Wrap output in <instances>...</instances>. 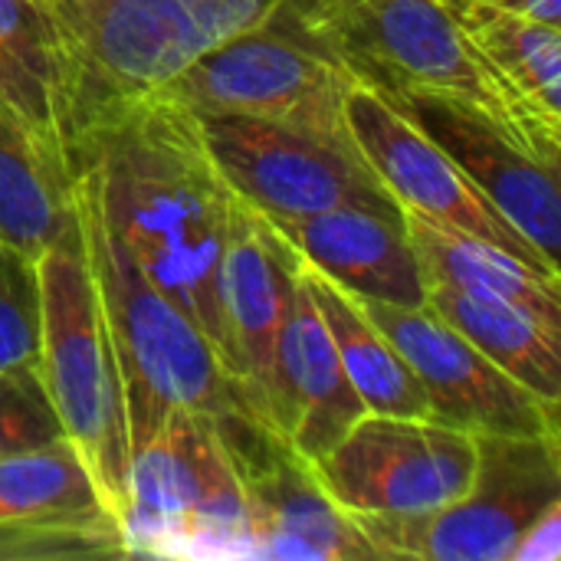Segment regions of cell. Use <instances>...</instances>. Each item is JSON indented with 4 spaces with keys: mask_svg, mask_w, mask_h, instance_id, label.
<instances>
[{
    "mask_svg": "<svg viewBox=\"0 0 561 561\" xmlns=\"http://www.w3.org/2000/svg\"><path fill=\"white\" fill-rule=\"evenodd\" d=\"M66 164L214 46L263 26L279 0H49ZM72 174V171H69Z\"/></svg>",
    "mask_w": 561,
    "mask_h": 561,
    "instance_id": "cell-3",
    "label": "cell"
},
{
    "mask_svg": "<svg viewBox=\"0 0 561 561\" xmlns=\"http://www.w3.org/2000/svg\"><path fill=\"white\" fill-rule=\"evenodd\" d=\"M470 490L424 516H352L378 559L516 561L526 539L561 513L559 434H473Z\"/></svg>",
    "mask_w": 561,
    "mask_h": 561,
    "instance_id": "cell-6",
    "label": "cell"
},
{
    "mask_svg": "<svg viewBox=\"0 0 561 561\" xmlns=\"http://www.w3.org/2000/svg\"><path fill=\"white\" fill-rule=\"evenodd\" d=\"M62 437L39 371H0V457Z\"/></svg>",
    "mask_w": 561,
    "mask_h": 561,
    "instance_id": "cell-27",
    "label": "cell"
},
{
    "mask_svg": "<svg viewBox=\"0 0 561 561\" xmlns=\"http://www.w3.org/2000/svg\"><path fill=\"white\" fill-rule=\"evenodd\" d=\"M191 115L227 191L266 220H296L345 204L404 214L355 148L266 118Z\"/></svg>",
    "mask_w": 561,
    "mask_h": 561,
    "instance_id": "cell-9",
    "label": "cell"
},
{
    "mask_svg": "<svg viewBox=\"0 0 561 561\" xmlns=\"http://www.w3.org/2000/svg\"><path fill=\"white\" fill-rule=\"evenodd\" d=\"M388 102L414 122L549 263L559 266V168L539 161L506 128L454 95L401 92Z\"/></svg>",
    "mask_w": 561,
    "mask_h": 561,
    "instance_id": "cell-15",
    "label": "cell"
},
{
    "mask_svg": "<svg viewBox=\"0 0 561 561\" xmlns=\"http://www.w3.org/2000/svg\"><path fill=\"white\" fill-rule=\"evenodd\" d=\"M99 513L112 510L105 506L85 460L66 437L0 457V523Z\"/></svg>",
    "mask_w": 561,
    "mask_h": 561,
    "instance_id": "cell-24",
    "label": "cell"
},
{
    "mask_svg": "<svg viewBox=\"0 0 561 561\" xmlns=\"http://www.w3.org/2000/svg\"><path fill=\"white\" fill-rule=\"evenodd\" d=\"M243 496V556L276 561L378 559L312 463L250 411L210 414Z\"/></svg>",
    "mask_w": 561,
    "mask_h": 561,
    "instance_id": "cell-10",
    "label": "cell"
},
{
    "mask_svg": "<svg viewBox=\"0 0 561 561\" xmlns=\"http://www.w3.org/2000/svg\"><path fill=\"white\" fill-rule=\"evenodd\" d=\"M270 20L329 53L355 85L381 99L454 95L506 128L539 161L561 168V122L496 72L447 0H279Z\"/></svg>",
    "mask_w": 561,
    "mask_h": 561,
    "instance_id": "cell-2",
    "label": "cell"
},
{
    "mask_svg": "<svg viewBox=\"0 0 561 561\" xmlns=\"http://www.w3.org/2000/svg\"><path fill=\"white\" fill-rule=\"evenodd\" d=\"M72 201L125 385L128 450L135 454L151 440L178 408L201 414L247 411L201 325L145 276L108 230L89 171L72 174Z\"/></svg>",
    "mask_w": 561,
    "mask_h": 561,
    "instance_id": "cell-4",
    "label": "cell"
},
{
    "mask_svg": "<svg viewBox=\"0 0 561 561\" xmlns=\"http://www.w3.org/2000/svg\"><path fill=\"white\" fill-rule=\"evenodd\" d=\"M352 299L404 355L424 388L434 421L467 434H559V404H549L506 375L427 302L391 306L378 299Z\"/></svg>",
    "mask_w": 561,
    "mask_h": 561,
    "instance_id": "cell-12",
    "label": "cell"
},
{
    "mask_svg": "<svg viewBox=\"0 0 561 561\" xmlns=\"http://www.w3.org/2000/svg\"><path fill=\"white\" fill-rule=\"evenodd\" d=\"M72 217L66 154L0 102V240L36 263Z\"/></svg>",
    "mask_w": 561,
    "mask_h": 561,
    "instance_id": "cell-19",
    "label": "cell"
},
{
    "mask_svg": "<svg viewBox=\"0 0 561 561\" xmlns=\"http://www.w3.org/2000/svg\"><path fill=\"white\" fill-rule=\"evenodd\" d=\"M302 279L365 411L394 414V417H431L424 388L414 378L411 365L391 345V339L362 312V306L335 283L322 279L306 266H302Z\"/></svg>",
    "mask_w": 561,
    "mask_h": 561,
    "instance_id": "cell-21",
    "label": "cell"
},
{
    "mask_svg": "<svg viewBox=\"0 0 561 561\" xmlns=\"http://www.w3.org/2000/svg\"><path fill=\"white\" fill-rule=\"evenodd\" d=\"M352 85L329 53L266 20L204 53L154 99L197 115L266 118L355 148L345 122V95Z\"/></svg>",
    "mask_w": 561,
    "mask_h": 561,
    "instance_id": "cell-7",
    "label": "cell"
},
{
    "mask_svg": "<svg viewBox=\"0 0 561 561\" xmlns=\"http://www.w3.org/2000/svg\"><path fill=\"white\" fill-rule=\"evenodd\" d=\"M0 102L62 151L59 49L46 0H0Z\"/></svg>",
    "mask_w": 561,
    "mask_h": 561,
    "instance_id": "cell-22",
    "label": "cell"
},
{
    "mask_svg": "<svg viewBox=\"0 0 561 561\" xmlns=\"http://www.w3.org/2000/svg\"><path fill=\"white\" fill-rule=\"evenodd\" d=\"M270 224L306 270L342 293L391 306H424V276L404 230V214L345 204Z\"/></svg>",
    "mask_w": 561,
    "mask_h": 561,
    "instance_id": "cell-16",
    "label": "cell"
},
{
    "mask_svg": "<svg viewBox=\"0 0 561 561\" xmlns=\"http://www.w3.org/2000/svg\"><path fill=\"white\" fill-rule=\"evenodd\" d=\"M362 414L368 411L342 368L299 266V283L279 335V434L316 463Z\"/></svg>",
    "mask_w": 561,
    "mask_h": 561,
    "instance_id": "cell-17",
    "label": "cell"
},
{
    "mask_svg": "<svg viewBox=\"0 0 561 561\" xmlns=\"http://www.w3.org/2000/svg\"><path fill=\"white\" fill-rule=\"evenodd\" d=\"M39 273V378L62 424V437L85 460L105 506L128 516V417L125 385L85 260L79 217L43 250Z\"/></svg>",
    "mask_w": 561,
    "mask_h": 561,
    "instance_id": "cell-5",
    "label": "cell"
},
{
    "mask_svg": "<svg viewBox=\"0 0 561 561\" xmlns=\"http://www.w3.org/2000/svg\"><path fill=\"white\" fill-rule=\"evenodd\" d=\"M510 13H519L526 20H539L549 26H561V0H486Z\"/></svg>",
    "mask_w": 561,
    "mask_h": 561,
    "instance_id": "cell-28",
    "label": "cell"
},
{
    "mask_svg": "<svg viewBox=\"0 0 561 561\" xmlns=\"http://www.w3.org/2000/svg\"><path fill=\"white\" fill-rule=\"evenodd\" d=\"M39 273L0 240V371H39Z\"/></svg>",
    "mask_w": 561,
    "mask_h": 561,
    "instance_id": "cell-26",
    "label": "cell"
},
{
    "mask_svg": "<svg viewBox=\"0 0 561 561\" xmlns=\"http://www.w3.org/2000/svg\"><path fill=\"white\" fill-rule=\"evenodd\" d=\"M404 230L421 263L424 289L454 286L460 293L503 299L561 332V279L542 276L490 240L470 237L414 210H404Z\"/></svg>",
    "mask_w": 561,
    "mask_h": 561,
    "instance_id": "cell-18",
    "label": "cell"
},
{
    "mask_svg": "<svg viewBox=\"0 0 561 561\" xmlns=\"http://www.w3.org/2000/svg\"><path fill=\"white\" fill-rule=\"evenodd\" d=\"M473 46L539 112L561 122V26L526 20L486 0H447Z\"/></svg>",
    "mask_w": 561,
    "mask_h": 561,
    "instance_id": "cell-23",
    "label": "cell"
},
{
    "mask_svg": "<svg viewBox=\"0 0 561 561\" xmlns=\"http://www.w3.org/2000/svg\"><path fill=\"white\" fill-rule=\"evenodd\" d=\"M345 122L371 174L401 210H414L470 237L490 240L549 279H561L549 263L470 181L467 174L388 99L365 85L345 95Z\"/></svg>",
    "mask_w": 561,
    "mask_h": 561,
    "instance_id": "cell-13",
    "label": "cell"
},
{
    "mask_svg": "<svg viewBox=\"0 0 561 561\" xmlns=\"http://www.w3.org/2000/svg\"><path fill=\"white\" fill-rule=\"evenodd\" d=\"M424 302L450 322L470 345L496 362L519 385L546 398L561 401V332L549 329L536 316L513 302L460 293L454 286H427Z\"/></svg>",
    "mask_w": 561,
    "mask_h": 561,
    "instance_id": "cell-20",
    "label": "cell"
},
{
    "mask_svg": "<svg viewBox=\"0 0 561 561\" xmlns=\"http://www.w3.org/2000/svg\"><path fill=\"white\" fill-rule=\"evenodd\" d=\"M69 171L92 174L115 240L201 325L233 381L220 296L233 194L210 164L194 115L148 99L92 135Z\"/></svg>",
    "mask_w": 561,
    "mask_h": 561,
    "instance_id": "cell-1",
    "label": "cell"
},
{
    "mask_svg": "<svg viewBox=\"0 0 561 561\" xmlns=\"http://www.w3.org/2000/svg\"><path fill=\"white\" fill-rule=\"evenodd\" d=\"M46 3H49V0H46Z\"/></svg>",
    "mask_w": 561,
    "mask_h": 561,
    "instance_id": "cell-29",
    "label": "cell"
},
{
    "mask_svg": "<svg viewBox=\"0 0 561 561\" xmlns=\"http://www.w3.org/2000/svg\"><path fill=\"white\" fill-rule=\"evenodd\" d=\"M125 536L131 556H243V496L210 414L178 408L131 454Z\"/></svg>",
    "mask_w": 561,
    "mask_h": 561,
    "instance_id": "cell-8",
    "label": "cell"
},
{
    "mask_svg": "<svg viewBox=\"0 0 561 561\" xmlns=\"http://www.w3.org/2000/svg\"><path fill=\"white\" fill-rule=\"evenodd\" d=\"M477 467L473 434L434 417L362 414L312 463L322 490L348 516H424L460 500Z\"/></svg>",
    "mask_w": 561,
    "mask_h": 561,
    "instance_id": "cell-11",
    "label": "cell"
},
{
    "mask_svg": "<svg viewBox=\"0 0 561 561\" xmlns=\"http://www.w3.org/2000/svg\"><path fill=\"white\" fill-rule=\"evenodd\" d=\"M299 256L279 230L233 197L224 253V322L233 385L250 414L279 431V335L299 283Z\"/></svg>",
    "mask_w": 561,
    "mask_h": 561,
    "instance_id": "cell-14",
    "label": "cell"
},
{
    "mask_svg": "<svg viewBox=\"0 0 561 561\" xmlns=\"http://www.w3.org/2000/svg\"><path fill=\"white\" fill-rule=\"evenodd\" d=\"M122 556H131V546L125 526L112 513L0 523V561L122 559Z\"/></svg>",
    "mask_w": 561,
    "mask_h": 561,
    "instance_id": "cell-25",
    "label": "cell"
}]
</instances>
